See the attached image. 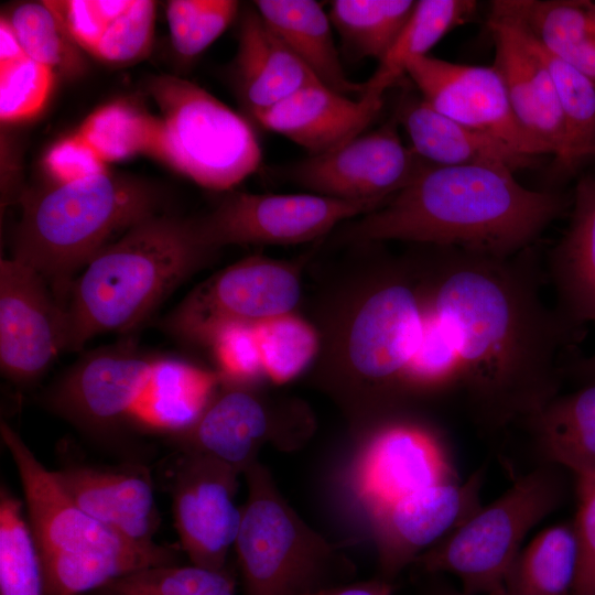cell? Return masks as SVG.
<instances>
[{"label":"cell","instance_id":"obj_36","mask_svg":"<svg viewBox=\"0 0 595 595\" xmlns=\"http://www.w3.org/2000/svg\"><path fill=\"white\" fill-rule=\"evenodd\" d=\"M257 335L263 375L275 383L300 375L318 350L314 327L293 312L258 324Z\"/></svg>","mask_w":595,"mask_h":595},{"label":"cell","instance_id":"obj_3","mask_svg":"<svg viewBox=\"0 0 595 595\" xmlns=\"http://www.w3.org/2000/svg\"><path fill=\"white\" fill-rule=\"evenodd\" d=\"M147 91L158 113L115 101L91 112L76 133L108 164L152 156L208 190H231L258 170L261 148L247 118L173 75L152 77Z\"/></svg>","mask_w":595,"mask_h":595},{"label":"cell","instance_id":"obj_5","mask_svg":"<svg viewBox=\"0 0 595 595\" xmlns=\"http://www.w3.org/2000/svg\"><path fill=\"white\" fill-rule=\"evenodd\" d=\"M159 191L109 170L29 193L12 239V259L39 272L66 311L75 272L128 230L158 213Z\"/></svg>","mask_w":595,"mask_h":595},{"label":"cell","instance_id":"obj_18","mask_svg":"<svg viewBox=\"0 0 595 595\" xmlns=\"http://www.w3.org/2000/svg\"><path fill=\"white\" fill-rule=\"evenodd\" d=\"M454 482L445 453L428 429L394 422L377 431L354 466L353 488L368 510L418 490Z\"/></svg>","mask_w":595,"mask_h":595},{"label":"cell","instance_id":"obj_40","mask_svg":"<svg viewBox=\"0 0 595 595\" xmlns=\"http://www.w3.org/2000/svg\"><path fill=\"white\" fill-rule=\"evenodd\" d=\"M155 2L131 1L130 7L116 18L96 46L93 55L112 64L136 62L151 50Z\"/></svg>","mask_w":595,"mask_h":595},{"label":"cell","instance_id":"obj_12","mask_svg":"<svg viewBox=\"0 0 595 595\" xmlns=\"http://www.w3.org/2000/svg\"><path fill=\"white\" fill-rule=\"evenodd\" d=\"M380 205L305 194L230 192L206 216L195 218L201 240L226 245H296L315 240L351 217Z\"/></svg>","mask_w":595,"mask_h":595},{"label":"cell","instance_id":"obj_48","mask_svg":"<svg viewBox=\"0 0 595 595\" xmlns=\"http://www.w3.org/2000/svg\"><path fill=\"white\" fill-rule=\"evenodd\" d=\"M464 595H466V594H464Z\"/></svg>","mask_w":595,"mask_h":595},{"label":"cell","instance_id":"obj_7","mask_svg":"<svg viewBox=\"0 0 595 595\" xmlns=\"http://www.w3.org/2000/svg\"><path fill=\"white\" fill-rule=\"evenodd\" d=\"M244 475L248 497L234 545L244 595H304L333 586L328 577L348 562L299 517L268 468L257 461Z\"/></svg>","mask_w":595,"mask_h":595},{"label":"cell","instance_id":"obj_14","mask_svg":"<svg viewBox=\"0 0 595 595\" xmlns=\"http://www.w3.org/2000/svg\"><path fill=\"white\" fill-rule=\"evenodd\" d=\"M66 311L44 278L24 263L0 262V366L11 381L39 379L66 351Z\"/></svg>","mask_w":595,"mask_h":595},{"label":"cell","instance_id":"obj_31","mask_svg":"<svg viewBox=\"0 0 595 595\" xmlns=\"http://www.w3.org/2000/svg\"><path fill=\"white\" fill-rule=\"evenodd\" d=\"M520 28L554 84L566 136L565 158L558 174H571L583 162L595 156V80L548 52Z\"/></svg>","mask_w":595,"mask_h":595},{"label":"cell","instance_id":"obj_4","mask_svg":"<svg viewBox=\"0 0 595 595\" xmlns=\"http://www.w3.org/2000/svg\"><path fill=\"white\" fill-rule=\"evenodd\" d=\"M216 251L201 240L195 219L155 213L131 226L74 280L66 351L99 334L137 327Z\"/></svg>","mask_w":595,"mask_h":595},{"label":"cell","instance_id":"obj_22","mask_svg":"<svg viewBox=\"0 0 595 595\" xmlns=\"http://www.w3.org/2000/svg\"><path fill=\"white\" fill-rule=\"evenodd\" d=\"M224 383L190 426L171 435L182 454L205 455L244 474L271 439L272 421L248 385Z\"/></svg>","mask_w":595,"mask_h":595},{"label":"cell","instance_id":"obj_25","mask_svg":"<svg viewBox=\"0 0 595 595\" xmlns=\"http://www.w3.org/2000/svg\"><path fill=\"white\" fill-rule=\"evenodd\" d=\"M544 271L560 316L575 328L595 322V178L577 182L569 226Z\"/></svg>","mask_w":595,"mask_h":595},{"label":"cell","instance_id":"obj_38","mask_svg":"<svg viewBox=\"0 0 595 595\" xmlns=\"http://www.w3.org/2000/svg\"><path fill=\"white\" fill-rule=\"evenodd\" d=\"M239 11L234 0H172L166 19L174 50L184 58L204 52L229 26Z\"/></svg>","mask_w":595,"mask_h":595},{"label":"cell","instance_id":"obj_6","mask_svg":"<svg viewBox=\"0 0 595 595\" xmlns=\"http://www.w3.org/2000/svg\"><path fill=\"white\" fill-rule=\"evenodd\" d=\"M0 433L23 488L45 595H83L133 571L176 563L173 550L134 544L88 516L8 423Z\"/></svg>","mask_w":595,"mask_h":595},{"label":"cell","instance_id":"obj_32","mask_svg":"<svg viewBox=\"0 0 595 595\" xmlns=\"http://www.w3.org/2000/svg\"><path fill=\"white\" fill-rule=\"evenodd\" d=\"M412 0H335L328 15L345 47L357 58L381 62L409 20Z\"/></svg>","mask_w":595,"mask_h":595},{"label":"cell","instance_id":"obj_10","mask_svg":"<svg viewBox=\"0 0 595 595\" xmlns=\"http://www.w3.org/2000/svg\"><path fill=\"white\" fill-rule=\"evenodd\" d=\"M301 296L300 262L251 256L196 285L162 321L171 336L209 346L224 328L292 313Z\"/></svg>","mask_w":595,"mask_h":595},{"label":"cell","instance_id":"obj_11","mask_svg":"<svg viewBox=\"0 0 595 595\" xmlns=\"http://www.w3.org/2000/svg\"><path fill=\"white\" fill-rule=\"evenodd\" d=\"M171 358L128 344L98 348L83 355L52 385L45 403L91 434H109L125 424L139 426Z\"/></svg>","mask_w":595,"mask_h":595},{"label":"cell","instance_id":"obj_13","mask_svg":"<svg viewBox=\"0 0 595 595\" xmlns=\"http://www.w3.org/2000/svg\"><path fill=\"white\" fill-rule=\"evenodd\" d=\"M398 127L392 116L379 128L333 151L288 164L280 173L312 194L382 206L426 163L403 144Z\"/></svg>","mask_w":595,"mask_h":595},{"label":"cell","instance_id":"obj_33","mask_svg":"<svg viewBox=\"0 0 595 595\" xmlns=\"http://www.w3.org/2000/svg\"><path fill=\"white\" fill-rule=\"evenodd\" d=\"M0 595H45L35 542L21 501L0 493Z\"/></svg>","mask_w":595,"mask_h":595},{"label":"cell","instance_id":"obj_37","mask_svg":"<svg viewBox=\"0 0 595 595\" xmlns=\"http://www.w3.org/2000/svg\"><path fill=\"white\" fill-rule=\"evenodd\" d=\"M452 386H461L458 353L451 332L425 294L421 336L405 372L404 390L431 391Z\"/></svg>","mask_w":595,"mask_h":595},{"label":"cell","instance_id":"obj_28","mask_svg":"<svg viewBox=\"0 0 595 595\" xmlns=\"http://www.w3.org/2000/svg\"><path fill=\"white\" fill-rule=\"evenodd\" d=\"M526 416L549 459L570 468L578 482L595 474V381L554 396Z\"/></svg>","mask_w":595,"mask_h":595},{"label":"cell","instance_id":"obj_16","mask_svg":"<svg viewBox=\"0 0 595 595\" xmlns=\"http://www.w3.org/2000/svg\"><path fill=\"white\" fill-rule=\"evenodd\" d=\"M405 75L435 111L538 158L544 150L518 125L494 65H464L430 55L412 60Z\"/></svg>","mask_w":595,"mask_h":595},{"label":"cell","instance_id":"obj_35","mask_svg":"<svg viewBox=\"0 0 595 595\" xmlns=\"http://www.w3.org/2000/svg\"><path fill=\"white\" fill-rule=\"evenodd\" d=\"M7 19L29 57L64 74L80 68L77 45L45 1L22 3Z\"/></svg>","mask_w":595,"mask_h":595},{"label":"cell","instance_id":"obj_46","mask_svg":"<svg viewBox=\"0 0 595 595\" xmlns=\"http://www.w3.org/2000/svg\"><path fill=\"white\" fill-rule=\"evenodd\" d=\"M569 368L583 376L588 382L595 381V353L586 358H575Z\"/></svg>","mask_w":595,"mask_h":595},{"label":"cell","instance_id":"obj_29","mask_svg":"<svg viewBox=\"0 0 595 595\" xmlns=\"http://www.w3.org/2000/svg\"><path fill=\"white\" fill-rule=\"evenodd\" d=\"M473 0H419L391 50L365 83V93L382 96L404 75L407 65L426 56L429 51L454 28L476 13Z\"/></svg>","mask_w":595,"mask_h":595},{"label":"cell","instance_id":"obj_44","mask_svg":"<svg viewBox=\"0 0 595 595\" xmlns=\"http://www.w3.org/2000/svg\"><path fill=\"white\" fill-rule=\"evenodd\" d=\"M574 524L577 556L572 595H595V485L581 488Z\"/></svg>","mask_w":595,"mask_h":595},{"label":"cell","instance_id":"obj_47","mask_svg":"<svg viewBox=\"0 0 595 595\" xmlns=\"http://www.w3.org/2000/svg\"><path fill=\"white\" fill-rule=\"evenodd\" d=\"M578 483H580V489L585 488V487H589V486H594L595 485V474H593L588 478L580 480Z\"/></svg>","mask_w":595,"mask_h":595},{"label":"cell","instance_id":"obj_45","mask_svg":"<svg viewBox=\"0 0 595 595\" xmlns=\"http://www.w3.org/2000/svg\"><path fill=\"white\" fill-rule=\"evenodd\" d=\"M391 581L376 578L350 584H338L310 592L304 595H392Z\"/></svg>","mask_w":595,"mask_h":595},{"label":"cell","instance_id":"obj_19","mask_svg":"<svg viewBox=\"0 0 595 595\" xmlns=\"http://www.w3.org/2000/svg\"><path fill=\"white\" fill-rule=\"evenodd\" d=\"M488 28L499 72L513 116L521 129L554 156L556 171L564 161V119L551 75L513 21L489 15Z\"/></svg>","mask_w":595,"mask_h":595},{"label":"cell","instance_id":"obj_15","mask_svg":"<svg viewBox=\"0 0 595 595\" xmlns=\"http://www.w3.org/2000/svg\"><path fill=\"white\" fill-rule=\"evenodd\" d=\"M238 475L208 456L182 454L172 485V513L192 564L226 570L241 522V509L234 501Z\"/></svg>","mask_w":595,"mask_h":595},{"label":"cell","instance_id":"obj_42","mask_svg":"<svg viewBox=\"0 0 595 595\" xmlns=\"http://www.w3.org/2000/svg\"><path fill=\"white\" fill-rule=\"evenodd\" d=\"M61 19L74 43L94 53L110 23L123 13L131 1L69 0L45 1Z\"/></svg>","mask_w":595,"mask_h":595},{"label":"cell","instance_id":"obj_24","mask_svg":"<svg viewBox=\"0 0 595 595\" xmlns=\"http://www.w3.org/2000/svg\"><path fill=\"white\" fill-rule=\"evenodd\" d=\"M232 78L240 104L252 120L295 91L321 84L253 6L240 20Z\"/></svg>","mask_w":595,"mask_h":595},{"label":"cell","instance_id":"obj_17","mask_svg":"<svg viewBox=\"0 0 595 595\" xmlns=\"http://www.w3.org/2000/svg\"><path fill=\"white\" fill-rule=\"evenodd\" d=\"M480 475L428 487L370 513L382 578L391 581L420 553L476 510Z\"/></svg>","mask_w":595,"mask_h":595},{"label":"cell","instance_id":"obj_34","mask_svg":"<svg viewBox=\"0 0 595 595\" xmlns=\"http://www.w3.org/2000/svg\"><path fill=\"white\" fill-rule=\"evenodd\" d=\"M94 595H236V591L226 570L174 563L133 571L99 587Z\"/></svg>","mask_w":595,"mask_h":595},{"label":"cell","instance_id":"obj_30","mask_svg":"<svg viewBox=\"0 0 595 595\" xmlns=\"http://www.w3.org/2000/svg\"><path fill=\"white\" fill-rule=\"evenodd\" d=\"M574 528L554 526L520 550L501 595H565L576 570Z\"/></svg>","mask_w":595,"mask_h":595},{"label":"cell","instance_id":"obj_21","mask_svg":"<svg viewBox=\"0 0 595 595\" xmlns=\"http://www.w3.org/2000/svg\"><path fill=\"white\" fill-rule=\"evenodd\" d=\"M382 106V96L364 93L360 98H353L313 84L258 115L253 121L284 136L309 155H320L366 132Z\"/></svg>","mask_w":595,"mask_h":595},{"label":"cell","instance_id":"obj_26","mask_svg":"<svg viewBox=\"0 0 595 595\" xmlns=\"http://www.w3.org/2000/svg\"><path fill=\"white\" fill-rule=\"evenodd\" d=\"M266 24L322 85L360 98L365 83L348 78L333 37L328 12L314 0H257L252 4Z\"/></svg>","mask_w":595,"mask_h":595},{"label":"cell","instance_id":"obj_2","mask_svg":"<svg viewBox=\"0 0 595 595\" xmlns=\"http://www.w3.org/2000/svg\"><path fill=\"white\" fill-rule=\"evenodd\" d=\"M566 207L562 194L527 188L506 170L426 162L344 235L361 244L401 240L505 258L532 247Z\"/></svg>","mask_w":595,"mask_h":595},{"label":"cell","instance_id":"obj_27","mask_svg":"<svg viewBox=\"0 0 595 595\" xmlns=\"http://www.w3.org/2000/svg\"><path fill=\"white\" fill-rule=\"evenodd\" d=\"M522 26L548 52L595 80V2L497 0L490 14Z\"/></svg>","mask_w":595,"mask_h":595},{"label":"cell","instance_id":"obj_8","mask_svg":"<svg viewBox=\"0 0 595 595\" xmlns=\"http://www.w3.org/2000/svg\"><path fill=\"white\" fill-rule=\"evenodd\" d=\"M559 499L553 474L540 469L524 475L414 563L430 573L456 575L466 595H501L524 537Z\"/></svg>","mask_w":595,"mask_h":595},{"label":"cell","instance_id":"obj_43","mask_svg":"<svg viewBox=\"0 0 595 595\" xmlns=\"http://www.w3.org/2000/svg\"><path fill=\"white\" fill-rule=\"evenodd\" d=\"M53 183H67L108 171V163L74 133L51 148L44 160Z\"/></svg>","mask_w":595,"mask_h":595},{"label":"cell","instance_id":"obj_1","mask_svg":"<svg viewBox=\"0 0 595 595\" xmlns=\"http://www.w3.org/2000/svg\"><path fill=\"white\" fill-rule=\"evenodd\" d=\"M423 247L422 284L453 336L477 414L499 424L553 398L577 328L543 301L547 275L533 246L505 258Z\"/></svg>","mask_w":595,"mask_h":595},{"label":"cell","instance_id":"obj_39","mask_svg":"<svg viewBox=\"0 0 595 595\" xmlns=\"http://www.w3.org/2000/svg\"><path fill=\"white\" fill-rule=\"evenodd\" d=\"M54 71L26 54L0 61V118L2 121L30 119L48 99Z\"/></svg>","mask_w":595,"mask_h":595},{"label":"cell","instance_id":"obj_20","mask_svg":"<svg viewBox=\"0 0 595 595\" xmlns=\"http://www.w3.org/2000/svg\"><path fill=\"white\" fill-rule=\"evenodd\" d=\"M54 474L72 499L107 529L141 547L158 545L153 537L160 516L144 467L75 464Z\"/></svg>","mask_w":595,"mask_h":595},{"label":"cell","instance_id":"obj_23","mask_svg":"<svg viewBox=\"0 0 595 595\" xmlns=\"http://www.w3.org/2000/svg\"><path fill=\"white\" fill-rule=\"evenodd\" d=\"M425 162L441 166H485L515 173L536 162L507 143L435 111L421 97L403 96L393 112Z\"/></svg>","mask_w":595,"mask_h":595},{"label":"cell","instance_id":"obj_41","mask_svg":"<svg viewBox=\"0 0 595 595\" xmlns=\"http://www.w3.org/2000/svg\"><path fill=\"white\" fill-rule=\"evenodd\" d=\"M224 381L249 385L263 375L257 325L221 329L209 344Z\"/></svg>","mask_w":595,"mask_h":595},{"label":"cell","instance_id":"obj_9","mask_svg":"<svg viewBox=\"0 0 595 595\" xmlns=\"http://www.w3.org/2000/svg\"><path fill=\"white\" fill-rule=\"evenodd\" d=\"M425 294L414 256L379 261L347 328L345 356L360 380L404 390L418 347Z\"/></svg>","mask_w":595,"mask_h":595}]
</instances>
